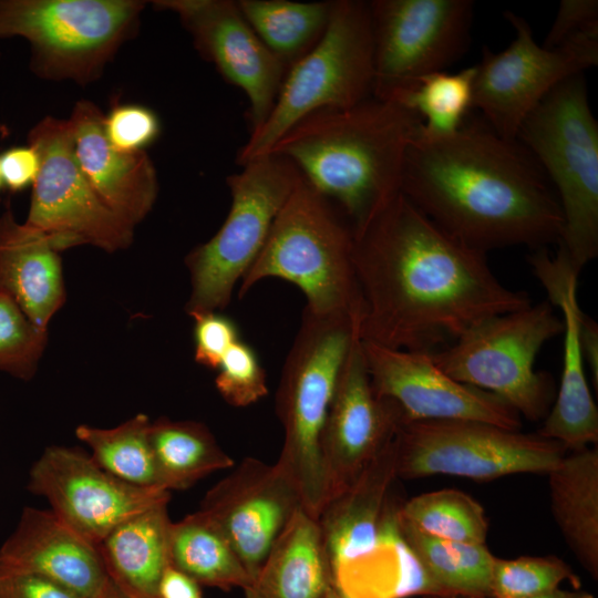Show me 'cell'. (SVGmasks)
I'll use <instances>...</instances> for the list:
<instances>
[{
    "label": "cell",
    "instance_id": "6da1fadb",
    "mask_svg": "<svg viewBox=\"0 0 598 598\" xmlns=\"http://www.w3.org/2000/svg\"><path fill=\"white\" fill-rule=\"evenodd\" d=\"M352 238L364 341L433 353L487 319L532 305L496 278L485 252L450 235L401 190L352 228Z\"/></svg>",
    "mask_w": 598,
    "mask_h": 598
},
{
    "label": "cell",
    "instance_id": "7a4b0ae2",
    "mask_svg": "<svg viewBox=\"0 0 598 598\" xmlns=\"http://www.w3.org/2000/svg\"><path fill=\"white\" fill-rule=\"evenodd\" d=\"M401 193L471 248L483 251L558 243L563 215L547 177L517 140L464 124L444 136L421 133L405 154Z\"/></svg>",
    "mask_w": 598,
    "mask_h": 598
},
{
    "label": "cell",
    "instance_id": "3957f363",
    "mask_svg": "<svg viewBox=\"0 0 598 598\" xmlns=\"http://www.w3.org/2000/svg\"><path fill=\"white\" fill-rule=\"evenodd\" d=\"M422 126L404 105L371 96L307 115L269 153L291 161L354 228L400 192L406 151Z\"/></svg>",
    "mask_w": 598,
    "mask_h": 598
},
{
    "label": "cell",
    "instance_id": "277c9868",
    "mask_svg": "<svg viewBox=\"0 0 598 598\" xmlns=\"http://www.w3.org/2000/svg\"><path fill=\"white\" fill-rule=\"evenodd\" d=\"M352 244V228L341 212L301 175L243 276L238 297L264 279L279 278L303 292L305 310L360 323L363 306Z\"/></svg>",
    "mask_w": 598,
    "mask_h": 598
},
{
    "label": "cell",
    "instance_id": "5b68a950",
    "mask_svg": "<svg viewBox=\"0 0 598 598\" xmlns=\"http://www.w3.org/2000/svg\"><path fill=\"white\" fill-rule=\"evenodd\" d=\"M516 140L557 189L558 245L579 275L598 255V123L585 74L555 86L524 120Z\"/></svg>",
    "mask_w": 598,
    "mask_h": 598
},
{
    "label": "cell",
    "instance_id": "8992f818",
    "mask_svg": "<svg viewBox=\"0 0 598 598\" xmlns=\"http://www.w3.org/2000/svg\"><path fill=\"white\" fill-rule=\"evenodd\" d=\"M360 323L303 310L276 392L283 429L277 463L292 477L302 507L319 518L328 501L321 437L338 375Z\"/></svg>",
    "mask_w": 598,
    "mask_h": 598
},
{
    "label": "cell",
    "instance_id": "52a82bcc",
    "mask_svg": "<svg viewBox=\"0 0 598 598\" xmlns=\"http://www.w3.org/2000/svg\"><path fill=\"white\" fill-rule=\"evenodd\" d=\"M373 81L369 2L332 1L324 33L289 68L271 112L239 151L238 164L268 154L307 115L326 109L351 107L371 97Z\"/></svg>",
    "mask_w": 598,
    "mask_h": 598
},
{
    "label": "cell",
    "instance_id": "ba28073f",
    "mask_svg": "<svg viewBox=\"0 0 598 598\" xmlns=\"http://www.w3.org/2000/svg\"><path fill=\"white\" fill-rule=\"evenodd\" d=\"M227 178L231 195L228 215L218 231L185 258L192 317L225 309L237 282L261 250L270 228L301 178L288 158L268 153Z\"/></svg>",
    "mask_w": 598,
    "mask_h": 598
},
{
    "label": "cell",
    "instance_id": "9c48e42d",
    "mask_svg": "<svg viewBox=\"0 0 598 598\" xmlns=\"http://www.w3.org/2000/svg\"><path fill=\"white\" fill-rule=\"evenodd\" d=\"M145 1L0 0V38L22 37L39 76L87 84L137 30Z\"/></svg>",
    "mask_w": 598,
    "mask_h": 598
},
{
    "label": "cell",
    "instance_id": "30bf717a",
    "mask_svg": "<svg viewBox=\"0 0 598 598\" xmlns=\"http://www.w3.org/2000/svg\"><path fill=\"white\" fill-rule=\"evenodd\" d=\"M563 331V319L544 301L487 319L429 354L451 378L487 391L537 421L549 411L554 386L548 374L535 371V359Z\"/></svg>",
    "mask_w": 598,
    "mask_h": 598
},
{
    "label": "cell",
    "instance_id": "8fae6325",
    "mask_svg": "<svg viewBox=\"0 0 598 598\" xmlns=\"http://www.w3.org/2000/svg\"><path fill=\"white\" fill-rule=\"evenodd\" d=\"M566 452L538 433L466 420L406 422L395 436L396 475L406 480L442 474L491 481L547 474Z\"/></svg>",
    "mask_w": 598,
    "mask_h": 598
},
{
    "label": "cell",
    "instance_id": "7c38bea8",
    "mask_svg": "<svg viewBox=\"0 0 598 598\" xmlns=\"http://www.w3.org/2000/svg\"><path fill=\"white\" fill-rule=\"evenodd\" d=\"M504 17L516 35L498 53L483 49L474 65L472 107L482 111L496 134L515 141L524 120L555 86L598 64V23L546 49L523 17L512 11Z\"/></svg>",
    "mask_w": 598,
    "mask_h": 598
},
{
    "label": "cell",
    "instance_id": "4fadbf2b",
    "mask_svg": "<svg viewBox=\"0 0 598 598\" xmlns=\"http://www.w3.org/2000/svg\"><path fill=\"white\" fill-rule=\"evenodd\" d=\"M28 144L38 151L41 165L24 224L42 233L59 252L79 245L109 252L128 247L134 227L89 184L73 153L68 120H41L31 128Z\"/></svg>",
    "mask_w": 598,
    "mask_h": 598
},
{
    "label": "cell",
    "instance_id": "5bb4252c",
    "mask_svg": "<svg viewBox=\"0 0 598 598\" xmlns=\"http://www.w3.org/2000/svg\"><path fill=\"white\" fill-rule=\"evenodd\" d=\"M369 8L375 99L393 100L421 78L444 71L468 48L471 0H373Z\"/></svg>",
    "mask_w": 598,
    "mask_h": 598
},
{
    "label": "cell",
    "instance_id": "9a60e30c",
    "mask_svg": "<svg viewBox=\"0 0 598 598\" xmlns=\"http://www.w3.org/2000/svg\"><path fill=\"white\" fill-rule=\"evenodd\" d=\"M27 486L45 498L65 525L96 546L125 519L171 498L166 489L125 483L82 450L65 446L43 451L30 468Z\"/></svg>",
    "mask_w": 598,
    "mask_h": 598
},
{
    "label": "cell",
    "instance_id": "2e32d148",
    "mask_svg": "<svg viewBox=\"0 0 598 598\" xmlns=\"http://www.w3.org/2000/svg\"><path fill=\"white\" fill-rule=\"evenodd\" d=\"M404 423L399 404L374 391L357 330L338 375L321 437L328 501L355 481L394 441Z\"/></svg>",
    "mask_w": 598,
    "mask_h": 598
},
{
    "label": "cell",
    "instance_id": "e0dca14e",
    "mask_svg": "<svg viewBox=\"0 0 598 598\" xmlns=\"http://www.w3.org/2000/svg\"><path fill=\"white\" fill-rule=\"evenodd\" d=\"M153 6L174 12L199 54L245 93L250 133L259 128L274 107L289 68L258 38L237 1L156 0Z\"/></svg>",
    "mask_w": 598,
    "mask_h": 598
},
{
    "label": "cell",
    "instance_id": "ac0fdd59",
    "mask_svg": "<svg viewBox=\"0 0 598 598\" xmlns=\"http://www.w3.org/2000/svg\"><path fill=\"white\" fill-rule=\"evenodd\" d=\"M361 342L374 391L399 404L405 423L466 420L520 430V415L507 402L451 378L429 353Z\"/></svg>",
    "mask_w": 598,
    "mask_h": 598
},
{
    "label": "cell",
    "instance_id": "d6986e66",
    "mask_svg": "<svg viewBox=\"0 0 598 598\" xmlns=\"http://www.w3.org/2000/svg\"><path fill=\"white\" fill-rule=\"evenodd\" d=\"M300 507L297 484L277 462L245 457L206 493L199 511L223 532L252 579Z\"/></svg>",
    "mask_w": 598,
    "mask_h": 598
},
{
    "label": "cell",
    "instance_id": "ffe728a7",
    "mask_svg": "<svg viewBox=\"0 0 598 598\" xmlns=\"http://www.w3.org/2000/svg\"><path fill=\"white\" fill-rule=\"evenodd\" d=\"M528 262L548 299L560 309L564 322L559 390L538 434L560 443L566 450L579 451L598 442V410L586 380L579 342L582 311L577 300L578 274L560 252L549 257L546 250H538L529 255Z\"/></svg>",
    "mask_w": 598,
    "mask_h": 598
},
{
    "label": "cell",
    "instance_id": "44dd1931",
    "mask_svg": "<svg viewBox=\"0 0 598 598\" xmlns=\"http://www.w3.org/2000/svg\"><path fill=\"white\" fill-rule=\"evenodd\" d=\"M101 110L79 101L68 120L72 148L89 184L101 200L135 227L153 208L158 193L155 167L143 152H124L106 138Z\"/></svg>",
    "mask_w": 598,
    "mask_h": 598
},
{
    "label": "cell",
    "instance_id": "7402d4cb",
    "mask_svg": "<svg viewBox=\"0 0 598 598\" xmlns=\"http://www.w3.org/2000/svg\"><path fill=\"white\" fill-rule=\"evenodd\" d=\"M0 566L43 576L83 598H100L109 585L99 547L52 511L23 508L0 546Z\"/></svg>",
    "mask_w": 598,
    "mask_h": 598
},
{
    "label": "cell",
    "instance_id": "603a6c76",
    "mask_svg": "<svg viewBox=\"0 0 598 598\" xmlns=\"http://www.w3.org/2000/svg\"><path fill=\"white\" fill-rule=\"evenodd\" d=\"M396 475L395 439L318 518L332 576L378 545Z\"/></svg>",
    "mask_w": 598,
    "mask_h": 598
},
{
    "label": "cell",
    "instance_id": "cb8c5ba5",
    "mask_svg": "<svg viewBox=\"0 0 598 598\" xmlns=\"http://www.w3.org/2000/svg\"><path fill=\"white\" fill-rule=\"evenodd\" d=\"M0 295L43 331L65 301L59 251L42 233L18 223L10 206L0 214Z\"/></svg>",
    "mask_w": 598,
    "mask_h": 598
},
{
    "label": "cell",
    "instance_id": "d4e9b609",
    "mask_svg": "<svg viewBox=\"0 0 598 598\" xmlns=\"http://www.w3.org/2000/svg\"><path fill=\"white\" fill-rule=\"evenodd\" d=\"M332 588L319 522L300 507L243 589V598H324Z\"/></svg>",
    "mask_w": 598,
    "mask_h": 598
},
{
    "label": "cell",
    "instance_id": "484cf974",
    "mask_svg": "<svg viewBox=\"0 0 598 598\" xmlns=\"http://www.w3.org/2000/svg\"><path fill=\"white\" fill-rule=\"evenodd\" d=\"M169 501L122 522L97 546L110 580L136 598H158L169 563Z\"/></svg>",
    "mask_w": 598,
    "mask_h": 598
},
{
    "label": "cell",
    "instance_id": "4316f807",
    "mask_svg": "<svg viewBox=\"0 0 598 598\" xmlns=\"http://www.w3.org/2000/svg\"><path fill=\"white\" fill-rule=\"evenodd\" d=\"M554 519L573 554L598 577V451H571L549 472Z\"/></svg>",
    "mask_w": 598,
    "mask_h": 598
},
{
    "label": "cell",
    "instance_id": "83f0119b",
    "mask_svg": "<svg viewBox=\"0 0 598 598\" xmlns=\"http://www.w3.org/2000/svg\"><path fill=\"white\" fill-rule=\"evenodd\" d=\"M150 443L158 485L168 492L189 488L212 473L235 466L234 458L199 422L161 417L151 422Z\"/></svg>",
    "mask_w": 598,
    "mask_h": 598
},
{
    "label": "cell",
    "instance_id": "f1b7e54d",
    "mask_svg": "<svg viewBox=\"0 0 598 598\" xmlns=\"http://www.w3.org/2000/svg\"><path fill=\"white\" fill-rule=\"evenodd\" d=\"M169 563L199 586L224 591L243 590L251 580L226 536L202 511L172 523Z\"/></svg>",
    "mask_w": 598,
    "mask_h": 598
},
{
    "label": "cell",
    "instance_id": "f546056e",
    "mask_svg": "<svg viewBox=\"0 0 598 598\" xmlns=\"http://www.w3.org/2000/svg\"><path fill=\"white\" fill-rule=\"evenodd\" d=\"M401 533L442 595L492 597L495 556L486 544L441 539L405 523L399 511Z\"/></svg>",
    "mask_w": 598,
    "mask_h": 598
},
{
    "label": "cell",
    "instance_id": "4dcf8cb0",
    "mask_svg": "<svg viewBox=\"0 0 598 598\" xmlns=\"http://www.w3.org/2000/svg\"><path fill=\"white\" fill-rule=\"evenodd\" d=\"M237 4L264 44L288 68L324 33L332 1L239 0Z\"/></svg>",
    "mask_w": 598,
    "mask_h": 598
},
{
    "label": "cell",
    "instance_id": "1f68e13d",
    "mask_svg": "<svg viewBox=\"0 0 598 598\" xmlns=\"http://www.w3.org/2000/svg\"><path fill=\"white\" fill-rule=\"evenodd\" d=\"M151 421L145 414L112 429L80 425L76 437L91 450L92 460L112 476L140 487H159L150 443Z\"/></svg>",
    "mask_w": 598,
    "mask_h": 598
},
{
    "label": "cell",
    "instance_id": "d6a6232c",
    "mask_svg": "<svg viewBox=\"0 0 598 598\" xmlns=\"http://www.w3.org/2000/svg\"><path fill=\"white\" fill-rule=\"evenodd\" d=\"M401 518L419 532L441 539L485 544L488 520L471 495L444 488L401 503Z\"/></svg>",
    "mask_w": 598,
    "mask_h": 598
},
{
    "label": "cell",
    "instance_id": "836d02e7",
    "mask_svg": "<svg viewBox=\"0 0 598 598\" xmlns=\"http://www.w3.org/2000/svg\"><path fill=\"white\" fill-rule=\"evenodd\" d=\"M474 75L475 66L453 74L444 71L431 73L391 101L421 117L423 135H448L464 124L472 107Z\"/></svg>",
    "mask_w": 598,
    "mask_h": 598
},
{
    "label": "cell",
    "instance_id": "e575fe53",
    "mask_svg": "<svg viewBox=\"0 0 598 598\" xmlns=\"http://www.w3.org/2000/svg\"><path fill=\"white\" fill-rule=\"evenodd\" d=\"M578 579L570 567L555 556H522L514 559L495 558L492 577V598H525L559 588Z\"/></svg>",
    "mask_w": 598,
    "mask_h": 598
},
{
    "label": "cell",
    "instance_id": "d590c367",
    "mask_svg": "<svg viewBox=\"0 0 598 598\" xmlns=\"http://www.w3.org/2000/svg\"><path fill=\"white\" fill-rule=\"evenodd\" d=\"M47 340L48 331L35 327L11 299L0 295V371L30 380Z\"/></svg>",
    "mask_w": 598,
    "mask_h": 598
},
{
    "label": "cell",
    "instance_id": "8d00e7d4",
    "mask_svg": "<svg viewBox=\"0 0 598 598\" xmlns=\"http://www.w3.org/2000/svg\"><path fill=\"white\" fill-rule=\"evenodd\" d=\"M215 385L231 406L246 408L268 394L267 377L257 352L239 339L223 357Z\"/></svg>",
    "mask_w": 598,
    "mask_h": 598
},
{
    "label": "cell",
    "instance_id": "74e56055",
    "mask_svg": "<svg viewBox=\"0 0 598 598\" xmlns=\"http://www.w3.org/2000/svg\"><path fill=\"white\" fill-rule=\"evenodd\" d=\"M109 142L124 152H143L159 135L161 123L154 111L138 104H118L103 117Z\"/></svg>",
    "mask_w": 598,
    "mask_h": 598
},
{
    "label": "cell",
    "instance_id": "f35d334b",
    "mask_svg": "<svg viewBox=\"0 0 598 598\" xmlns=\"http://www.w3.org/2000/svg\"><path fill=\"white\" fill-rule=\"evenodd\" d=\"M194 319L195 361L217 370L228 349L240 339L237 324L218 311L192 316Z\"/></svg>",
    "mask_w": 598,
    "mask_h": 598
},
{
    "label": "cell",
    "instance_id": "ab89813d",
    "mask_svg": "<svg viewBox=\"0 0 598 598\" xmlns=\"http://www.w3.org/2000/svg\"><path fill=\"white\" fill-rule=\"evenodd\" d=\"M0 598H83L33 573L0 566Z\"/></svg>",
    "mask_w": 598,
    "mask_h": 598
},
{
    "label": "cell",
    "instance_id": "60d3db41",
    "mask_svg": "<svg viewBox=\"0 0 598 598\" xmlns=\"http://www.w3.org/2000/svg\"><path fill=\"white\" fill-rule=\"evenodd\" d=\"M597 23V0H561L543 47L557 48L569 37Z\"/></svg>",
    "mask_w": 598,
    "mask_h": 598
},
{
    "label": "cell",
    "instance_id": "b9f144b4",
    "mask_svg": "<svg viewBox=\"0 0 598 598\" xmlns=\"http://www.w3.org/2000/svg\"><path fill=\"white\" fill-rule=\"evenodd\" d=\"M40 155L31 146H13L0 155V169L6 186L11 192H21L33 185L40 171Z\"/></svg>",
    "mask_w": 598,
    "mask_h": 598
},
{
    "label": "cell",
    "instance_id": "7bdbcfd3",
    "mask_svg": "<svg viewBox=\"0 0 598 598\" xmlns=\"http://www.w3.org/2000/svg\"><path fill=\"white\" fill-rule=\"evenodd\" d=\"M158 598H203L200 586L169 566L159 582Z\"/></svg>",
    "mask_w": 598,
    "mask_h": 598
},
{
    "label": "cell",
    "instance_id": "ee69618b",
    "mask_svg": "<svg viewBox=\"0 0 598 598\" xmlns=\"http://www.w3.org/2000/svg\"><path fill=\"white\" fill-rule=\"evenodd\" d=\"M579 342L585 363L589 367L595 389L598 388V324L584 312L579 317Z\"/></svg>",
    "mask_w": 598,
    "mask_h": 598
},
{
    "label": "cell",
    "instance_id": "f6af8a7d",
    "mask_svg": "<svg viewBox=\"0 0 598 598\" xmlns=\"http://www.w3.org/2000/svg\"><path fill=\"white\" fill-rule=\"evenodd\" d=\"M525 598H594L588 591H581L579 589L566 590L557 588L555 590L544 592L540 595L525 597Z\"/></svg>",
    "mask_w": 598,
    "mask_h": 598
},
{
    "label": "cell",
    "instance_id": "bcb514c9",
    "mask_svg": "<svg viewBox=\"0 0 598 598\" xmlns=\"http://www.w3.org/2000/svg\"><path fill=\"white\" fill-rule=\"evenodd\" d=\"M100 598H136V597L128 595L127 592L118 588L115 584H113L110 580L107 587L105 588L104 592L102 594Z\"/></svg>",
    "mask_w": 598,
    "mask_h": 598
},
{
    "label": "cell",
    "instance_id": "7dc6e473",
    "mask_svg": "<svg viewBox=\"0 0 598 598\" xmlns=\"http://www.w3.org/2000/svg\"><path fill=\"white\" fill-rule=\"evenodd\" d=\"M422 598H473V597L456 596V595H431V596H423Z\"/></svg>",
    "mask_w": 598,
    "mask_h": 598
},
{
    "label": "cell",
    "instance_id": "c3c4849f",
    "mask_svg": "<svg viewBox=\"0 0 598 598\" xmlns=\"http://www.w3.org/2000/svg\"><path fill=\"white\" fill-rule=\"evenodd\" d=\"M324 598H342L336 590L332 588Z\"/></svg>",
    "mask_w": 598,
    "mask_h": 598
},
{
    "label": "cell",
    "instance_id": "681fc988",
    "mask_svg": "<svg viewBox=\"0 0 598 598\" xmlns=\"http://www.w3.org/2000/svg\"><path fill=\"white\" fill-rule=\"evenodd\" d=\"M3 186V181H2V176H1V169H0V189L2 188Z\"/></svg>",
    "mask_w": 598,
    "mask_h": 598
}]
</instances>
